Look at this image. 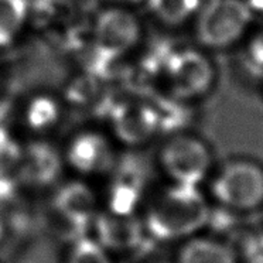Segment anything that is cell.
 <instances>
[{
	"instance_id": "cell-7",
	"label": "cell",
	"mask_w": 263,
	"mask_h": 263,
	"mask_svg": "<svg viewBox=\"0 0 263 263\" xmlns=\"http://www.w3.org/2000/svg\"><path fill=\"white\" fill-rule=\"evenodd\" d=\"M140 39V24L130 12L109 9L99 14L93 27V47L99 57L116 60L130 51Z\"/></svg>"
},
{
	"instance_id": "cell-6",
	"label": "cell",
	"mask_w": 263,
	"mask_h": 263,
	"mask_svg": "<svg viewBox=\"0 0 263 263\" xmlns=\"http://www.w3.org/2000/svg\"><path fill=\"white\" fill-rule=\"evenodd\" d=\"M52 215L58 223L75 235L74 239L85 236L99 212L97 194L82 181H69L52 197Z\"/></svg>"
},
{
	"instance_id": "cell-16",
	"label": "cell",
	"mask_w": 263,
	"mask_h": 263,
	"mask_svg": "<svg viewBox=\"0 0 263 263\" xmlns=\"http://www.w3.org/2000/svg\"><path fill=\"white\" fill-rule=\"evenodd\" d=\"M64 263H115L112 253L103 248L93 236H80L72 239Z\"/></svg>"
},
{
	"instance_id": "cell-23",
	"label": "cell",
	"mask_w": 263,
	"mask_h": 263,
	"mask_svg": "<svg viewBox=\"0 0 263 263\" xmlns=\"http://www.w3.org/2000/svg\"><path fill=\"white\" fill-rule=\"evenodd\" d=\"M110 2H116V3H135V2H140V0H110Z\"/></svg>"
},
{
	"instance_id": "cell-12",
	"label": "cell",
	"mask_w": 263,
	"mask_h": 263,
	"mask_svg": "<svg viewBox=\"0 0 263 263\" xmlns=\"http://www.w3.org/2000/svg\"><path fill=\"white\" fill-rule=\"evenodd\" d=\"M174 263H239V253L219 236L198 234L180 242Z\"/></svg>"
},
{
	"instance_id": "cell-8",
	"label": "cell",
	"mask_w": 263,
	"mask_h": 263,
	"mask_svg": "<svg viewBox=\"0 0 263 263\" xmlns=\"http://www.w3.org/2000/svg\"><path fill=\"white\" fill-rule=\"evenodd\" d=\"M91 231L110 253L133 251L147 238L143 221L136 214H116L108 210L98 212Z\"/></svg>"
},
{
	"instance_id": "cell-14",
	"label": "cell",
	"mask_w": 263,
	"mask_h": 263,
	"mask_svg": "<svg viewBox=\"0 0 263 263\" xmlns=\"http://www.w3.org/2000/svg\"><path fill=\"white\" fill-rule=\"evenodd\" d=\"M157 20L168 26H180L200 12L202 0H147Z\"/></svg>"
},
{
	"instance_id": "cell-2",
	"label": "cell",
	"mask_w": 263,
	"mask_h": 263,
	"mask_svg": "<svg viewBox=\"0 0 263 263\" xmlns=\"http://www.w3.org/2000/svg\"><path fill=\"white\" fill-rule=\"evenodd\" d=\"M211 197L217 206L240 215L263 206V166L249 159L227 161L211 177Z\"/></svg>"
},
{
	"instance_id": "cell-21",
	"label": "cell",
	"mask_w": 263,
	"mask_h": 263,
	"mask_svg": "<svg viewBox=\"0 0 263 263\" xmlns=\"http://www.w3.org/2000/svg\"><path fill=\"white\" fill-rule=\"evenodd\" d=\"M248 6L251 7L253 14H260L263 16V0H246Z\"/></svg>"
},
{
	"instance_id": "cell-4",
	"label": "cell",
	"mask_w": 263,
	"mask_h": 263,
	"mask_svg": "<svg viewBox=\"0 0 263 263\" xmlns=\"http://www.w3.org/2000/svg\"><path fill=\"white\" fill-rule=\"evenodd\" d=\"M160 166L172 184L200 187L211 176L212 152L202 139L177 135L163 146Z\"/></svg>"
},
{
	"instance_id": "cell-9",
	"label": "cell",
	"mask_w": 263,
	"mask_h": 263,
	"mask_svg": "<svg viewBox=\"0 0 263 263\" xmlns=\"http://www.w3.org/2000/svg\"><path fill=\"white\" fill-rule=\"evenodd\" d=\"M65 161L82 176H98L114 168V150L105 136L85 132L72 139Z\"/></svg>"
},
{
	"instance_id": "cell-20",
	"label": "cell",
	"mask_w": 263,
	"mask_h": 263,
	"mask_svg": "<svg viewBox=\"0 0 263 263\" xmlns=\"http://www.w3.org/2000/svg\"><path fill=\"white\" fill-rule=\"evenodd\" d=\"M242 255L251 263H263V235H252L246 239Z\"/></svg>"
},
{
	"instance_id": "cell-10",
	"label": "cell",
	"mask_w": 263,
	"mask_h": 263,
	"mask_svg": "<svg viewBox=\"0 0 263 263\" xmlns=\"http://www.w3.org/2000/svg\"><path fill=\"white\" fill-rule=\"evenodd\" d=\"M160 123L153 106L142 102H127L115 109L114 129L126 144L138 146L147 142Z\"/></svg>"
},
{
	"instance_id": "cell-13",
	"label": "cell",
	"mask_w": 263,
	"mask_h": 263,
	"mask_svg": "<svg viewBox=\"0 0 263 263\" xmlns=\"http://www.w3.org/2000/svg\"><path fill=\"white\" fill-rule=\"evenodd\" d=\"M143 189V180L136 170H119L109 187L106 210L116 214H138Z\"/></svg>"
},
{
	"instance_id": "cell-5",
	"label": "cell",
	"mask_w": 263,
	"mask_h": 263,
	"mask_svg": "<svg viewBox=\"0 0 263 263\" xmlns=\"http://www.w3.org/2000/svg\"><path fill=\"white\" fill-rule=\"evenodd\" d=\"M163 69L168 91L181 101L205 95L215 80V69L210 58L197 50L173 52L167 57Z\"/></svg>"
},
{
	"instance_id": "cell-3",
	"label": "cell",
	"mask_w": 263,
	"mask_h": 263,
	"mask_svg": "<svg viewBox=\"0 0 263 263\" xmlns=\"http://www.w3.org/2000/svg\"><path fill=\"white\" fill-rule=\"evenodd\" d=\"M253 17L246 0H210L198 12L197 40L210 50L229 48L245 37Z\"/></svg>"
},
{
	"instance_id": "cell-22",
	"label": "cell",
	"mask_w": 263,
	"mask_h": 263,
	"mask_svg": "<svg viewBox=\"0 0 263 263\" xmlns=\"http://www.w3.org/2000/svg\"><path fill=\"white\" fill-rule=\"evenodd\" d=\"M3 234H5V222H3V219L0 217V240L3 238Z\"/></svg>"
},
{
	"instance_id": "cell-15",
	"label": "cell",
	"mask_w": 263,
	"mask_h": 263,
	"mask_svg": "<svg viewBox=\"0 0 263 263\" xmlns=\"http://www.w3.org/2000/svg\"><path fill=\"white\" fill-rule=\"evenodd\" d=\"M29 6L26 0H0V47L10 44L26 23Z\"/></svg>"
},
{
	"instance_id": "cell-11",
	"label": "cell",
	"mask_w": 263,
	"mask_h": 263,
	"mask_svg": "<svg viewBox=\"0 0 263 263\" xmlns=\"http://www.w3.org/2000/svg\"><path fill=\"white\" fill-rule=\"evenodd\" d=\"M63 160L57 150L47 143H34L23 149L17 178L35 189H46L57 181Z\"/></svg>"
},
{
	"instance_id": "cell-18",
	"label": "cell",
	"mask_w": 263,
	"mask_h": 263,
	"mask_svg": "<svg viewBox=\"0 0 263 263\" xmlns=\"http://www.w3.org/2000/svg\"><path fill=\"white\" fill-rule=\"evenodd\" d=\"M243 65L249 74L263 80V31L253 35L243 51Z\"/></svg>"
},
{
	"instance_id": "cell-19",
	"label": "cell",
	"mask_w": 263,
	"mask_h": 263,
	"mask_svg": "<svg viewBox=\"0 0 263 263\" xmlns=\"http://www.w3.org/2000/svg\"><path fill=\"white\" fill-rule=\"evenodd\" d=\"M57 118V108L55 103L47 99V98H41L37 99L31 106H30L29 112V122L30 125L35 126V127H46L50 126Z\"/></svg>"
},
{
	"instance_id": "cell-17",
	"label": "cell",
	"mask_w": 263,
	"mask_h": 263,
	"mask_svg": "<svg viewBox=\"0 0 263 263\" xmlns=\"http://www.w3.org/2000/svg\"><path fill=\"white\" fill-rule=\"evenodd\" d=\"M23 149L6 132L0 130V178L16 177Z\"/></svg>"
},
{
	"instance_id": "cell-1",
	"label": "cell",
	"mask_w": 263,
	"mask_h": 263,
	"mask_svg": "<svg viewBox=\"0 0 263 263\" xmlns=\"http://www.w3.org/2000/svg\"><path fill=\"white\" fill-rule=\"evenodd\" d=\"M211 211L200 187L172 184L149 202L142 221L150 238L183 242L208 227Z\"/></svg>"
}]
</instances>
